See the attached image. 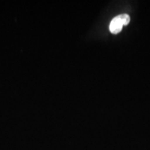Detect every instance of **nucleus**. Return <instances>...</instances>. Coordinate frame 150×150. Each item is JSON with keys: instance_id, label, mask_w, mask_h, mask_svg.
<instances>
[{"instance_id": "f257e3e1", "label": "nucleus", "mask_w": 150, "mask_h": 150, "mask_svg": "<svg viewBox=\"0 0 150 150\" xmlns=\"http://www.w3.org/2000/svg\"><path fill=\"white\" fill-rule=\"evenodd\" d=\"M123 24L122 23L120 19L119 18V17L117 16L115 18L112 19V20L110 24V31L112 33L116 34V33H120L122 29Z\"/></svg>"}, {"instance_id": "f03ea898", "label": "nucleus", "mask_w": 150, "mask_h": 150, "mask_svg": "<svg viewBox=\"0 0 150 150\" xmlns=\"http://www.w3.org/2000/svg\"><path fill=\"white\" fill-rule=\"evenodd\" d=\"M123 25H127L130 22V17L128 14H121L118 16Z\"/></svg>"}]
</instances>
